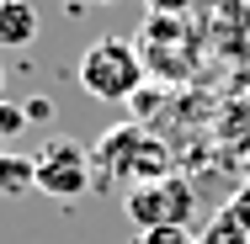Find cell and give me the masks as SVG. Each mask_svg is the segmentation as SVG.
<instances>
[{"label":"cell","mask_w":250,"mask_h":244,"mask_svg":"<svg viewBox=\"0 0 250 244\" xmlns=\"http://www.w3.org/2000/svg\"><path fill=\"white\" fill-rule=\"evenodd\" d=\"M112 175H128L133 186L160 181V175H170V154H165V144H160L154 133L123 122V128H112V133L91 149V186H106Z\"/></svg>","instance_id":"cell-1"},{"label":"cell","mask_w":250,"mask_h":244,"mask_svg":"<svg viewBox=\"0 0 250 244\" xmlns=\"http://www.w3.org/2000/svg\"><path fill=\"white\" fill-rule=\"evenodd\" d=\"M80 85L96 101H133L144 91V53L128 38H96L80 53Z\"/></svg>","instance_id":"cell-2"},{"label":"cell","mask_w":250,"mask_h":244,"mask_svg":"<svg viewBox=\"0 0 250 244\" xmlns=\"http://www.w3.org/2000/svg\"><path fill=\"white\" fill-rule=\"evenodd\" d=\"M123 212L144 234L149 228H170V223L187 228V218L197 212V191H192L187 175H160V181H144V186H128L123 191Z\"/></svg>","instance_id":"cell-3"},{"label":"cell","mask_w":250,"mask_h":244,"mask_svg":"<svg viewBox=\"0 0 250 244\" xmlns=\"http://www.w3.org/2000/svg\"><path fill=\"white\" fill-rule=\"evenodd\" d=\"M32 165H38V191L59 202H75L91 191V149H80L75 138H48L32 154Z\"/></svg>","instance_id":"cell-4"},{"label":"cell","mask_w":250,"mask_h":244,"mask_svg":"<svg viewBox=\"0 0 250 244\" xmlns=\"http://www.w3.org/2000/svg\"><path fill=\"white\" fill-rule=\"evenodd\" d=\"M38 38V5L32 0H0V48H27Z\"/></svg>","instance_id":"cell-5"},{"label":"cell","mask_w":250,"mask_h":244,"mask_svg":"<svg viewBox=\"0 0 250 244\" xmlns=\"http://www.w3.org/2000/svg\"><path fill=\"white\" fill-rule=\"evenodd\" d=\"M0 191L5 196L38 191V165H32V154H0Z\"/></svg>","instance_id":"cell-6"},{"label":"cell","mask_w":250,"mask_h":244,"mask_svg":"<svg viewBox=\"0 0 250 244\" xmlns=\"http://www.w3.org/2000/svg\"><path fill=\"white\" fill-rule=\"evenodd\" d=\"M202 244H250V228H245V218H240V212H218V218L208 223Z\"/></svg>","instance_id":"cell-7"},{"label":"cell","mask_w":250,"mask_h":244,"mask_svg":"<svg viewBox=\"0 0 250 244\" xmlns=\"http://www.w3.org/2000/svg\"><path fill=\"white\" fill-rule=\"evenodd\" d=\"M27 106H16V101H0V138H21L27 133Z\"/></svg>","instance_id":"cell-8"},{"label":"cell","mask_w":250,"mask_h":244,"mask_svg":"<svg viewBox=\"0 0 250 244\" xmlns=\"http://www.w3.org/2000/svg\"><path fill=\"white\" fill-rule=\"evenodd\" d=\"M139 244H202V239H192L181 223H170V228H149V234H144Z\"/></svg>","instance_id":"cell-9"},{"label":"cell","mask_w":250,"mask_h":244,"mask_svg":"<svg viewBox=\"0 0 250 244\" xmlns=\"http://www.w3.org/2000/svg\"><path fill=\"white\" fill-rule=\"evenodd\" d=\"M144 5H149V16H181L192 0H144Z\"/></svg>","instance_id":"cell-10"},{"label":"cell","mask_w":250,"mask_h":244,"mask_svg":"<svg viewBox=\"0 0 250 244\" xmlns=\"http://www.w3.org/2000/svg\"><path fill=\"white\" fill-rule=\"evenodd\" d=\"M27 117H32V122H38V117L48 122V117H53V106H48V101H32V106H27Z\"/></svg>","instance_id":"cell-11"},{"label":"cell","mask_w":250,"mask_h":244,"mask_svg":"<svg viewBox=\"0 0 250 244\" xmlns=\"http://www.w3.org/2000/svg\"><path fill=\"white\" fill-rule=\"evenodd\" d=\"M0 101H5V69H0Z\"/></svg>","instance_id":"cell-12"},{"label":"cell","mask_w":250,"mask_h":244,"mask_svg":"<svg viewBox=\"0 0 250 244\" xmlns=\"http://www.w3.org/2000/svg\"><path fill=\"white\" fill-rule=\"evenodd\" d=\"M96 5H106V0H96Z\"/></svg>","instance_id":"cell-13"}]
</instances>
